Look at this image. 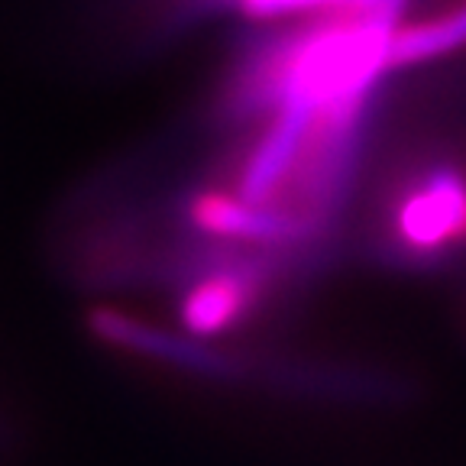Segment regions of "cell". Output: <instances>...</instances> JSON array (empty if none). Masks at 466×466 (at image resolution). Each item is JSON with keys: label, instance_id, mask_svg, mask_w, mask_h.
<instances>
[{"label": "cell", "instance_id": "6da1fadb", "mask_svg": "<svg viewBox=\"0 0 466 466\" xmlns=\"http://www.w3.org/2000/svg\"><path fill=\"white\" fill-rule=\"evenodd\" d=\"M389 253L437 262L466 243V178L453 166H428L395 191L386 218Z\"/></svg>", "mask_w": 466, "mask_h": 466}, {"label": "cell", "instance_id": "7a4b0ae2", "mask_svg": "<svg viewBox=\"0 0 466 466\" xmlns=\"http://www.w3.org/2000/svg\"><path fill=\"white\" fill-rule=\"evenodd\" d=\"M272 279V262L253 253L204 256L182 295V330L195 337H220L237 328L256 308L262 289Z\"/></svg>", "mask_w": 466, "mask_h": 466}, {"label": "cell", "instance_id": "3957f363", "mask_svg": "<svg viewBox=\"0 0 466 466\" xmlns=\"http://www.w3.org/2000/svg\"><path fill=\"white\" fill-rule=\"evenodd\" d=\"M188 224L204 237L249 249H299L320 240L285 201L256 204L237 191H201L188 201Z\"/></svg>", "mask_w": 466, "mask_h": 466}, {"label": "cell", "instance_id": "277c9868", "mask_svg": "<svg viewBox=\"0 0 466 466\" xmlns=\"http://www.w3.org/2000/svg\"><path fill=\"white\" fill-rule=\"evenodd\" d=\"M91 328L110 347H120L137 357H149L156 363L175 366L201 379H243L249 366L240 357H233L227 350H218L204 337L195 334H168L162 328H153L139 318L120 311H95Z\"/></svg>", "mask_w": 466, "mask_h": 466}, {"label": "cell", "instance_id": "5b68a950", "mask_svg": "<svg viewBox=\"0 0 466 466\" xmlns=\"http://www.w3.org/2000/svg\"><path fill=\"white\" fill-rule=\"evenodd\" d=\"M463 43H466V7L447 10L444 16L415 23V26L401 23L392 43V66L399 72V68L418 66V62H428V58L460 49Z\"/></svg>", "mask_w": 466, "mask_h": 466}, {"label": "cell", "instance_id": "8992f818", "mask_svg": "<svg viewBox=\"0 0 466 466\" xmlns=\"http://www.w3.org/2000/svg\"><path fill=\"white\" fill-rule=\"evenodd\" d=\"M198 10H237L247 20H295V16H330L353 10H379V0H185ZM386 14V10H379ZM392 16V14H386ZM399 20V16H395Z\"/></svg>", "mask_w": 466, "mask_h": 466}]
</instances>
